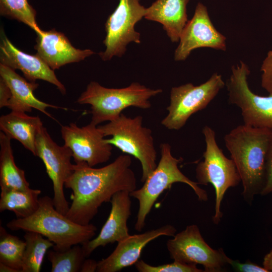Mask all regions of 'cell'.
Returning a JSON list of instances; mask_svg holds the SVG:
<instances>
[{
	"mask_svg": "<svg viewBox=\"0 0 272 272\" xmlns=\"http://www.w3.org/2000/svg\"><path fill=\"white\" fill-rule=\"evenodd\" d=\"M61 134L75 163L85 162L94 167L107 162L112 155V145L106 142L99 126L92 122L82 127L76 123L62 125Z\"/></svg>",
	"mask_w": 272,
	"mask_h": 272,
	"instance_id": "cell-13",
	"label": "cell"
},
{
	"mask_svg": "<svg viewBox=\"0 0 272 272\" xmlns=\"http://www.w3.org/2000/svg\"><path fill=\"white\" fill-rule=\"evenodd\" d=\"M11 97L10 89L4 80L0 77V108L8 107Z\"/></svg>",
	"mask_w": 272,
	"mask_h": 272,
	"instance_id": "cell-32",
	"label": "cell"
},
{
	"mask_svg": "<svg viewBox=\"0 0 272 272\" xmlns=\"http://www.w3.org/2000/svg\"><path fill=\"white\" fill-rule=\"evenodd\" d=\"M166 246L170 257L181 263L200 264L205 272H222L231 260L222 248L214 249L202 237L198 227L187 226L173 238L168 240Z\"/></svg>",
	"mask_w": 272,
	"mask_h": 272,
	"instance_id": "cell-10",
	"label": "cell"
},
{
	"mask_svg": "<svg viewBox=\"0 0 272 272\" xmlns=\"http://www.w3.org/2000/svg\"><path fill=\"white\" fill-rule=\"evenodd\" d=\"M250 73L242 61L231 67V74L225 84L228 101L240 109L244 124L272 131V94L262 96L254 93L247 82Z\"/></svg>",
	"mask_w": 272,
	"mask_h": 272,
	"instance_id": "cell-9",
	"label": "cell"
},
{
	"mask_svg": "<svg viewBox=\"0 0 272 272\" xmlns=\"http://www.w3.org/2000/svg\"><path fill=\"white\" fill-rule=\"evenodd\" d=\"M141 0H119L114 12L105 23L106 37L103 44L104 51L99 56L103 60H110L113 56L121 57L130 42L141 43L140 33L135 31V24L145 17L146 8Z\"/></svg>",
	"mask_w": 272,
	"mask_h": 272,
	"instance_id": "cell-11",
	"label": "cell"
},
{
	"mask_svg": "<svg viewBox=\"0 0 272 272\" xmlns=\"http://www.w3.org/2000/svg\"><path fill=\"white\" fill-rule=\"evenodd\" d=\"M139 272H202L204 270L198 268L195 265L181 263L174 261L168 264L151 265L143 260H139L134 263Z\"/></svg>",
	"mask_w": 272,
	"mask_h": 272,
	"instance_id": "cell-28",
	"label": "cell"
},
{
	"mask_svg": "<svg viewBox=\"0 0 272 272\" xmlns=\"http://www.w3.org/2000/svg\"><path fill=\"white\" fill-rule=\"evenodd\" d=\"M97 263L96 261L91 259H87L84 261L81 271V272H94L96 271L97 268Z\"/></svg>",
	"mask_w": 272,
	"mask_h": 272,
	"instance_id": "cell-33",
	"label": "cell"
},
{
	"mask_svg": "<svg viewBox=\"0 0 272 272\" xmlns=\"http://www.w3.org/2000/svg\"><path fill=\"white\" fill-rule=\"evenodd\" d=\"M39 189L30 188L26 190L1 188L0 212L10 211L17 218H25L32 215L39 206Z\"/></svg>",
	"mask_w": 272,
	"mask_h": 272,
	"instance_id": "cell-23",
	"label": "cell"
},
{
	"mask_svg": "<svg viewBox=\"0 0 272 272\" xmlns=\"http://www.w3.org/2000/svg\"><path fill=\"white\" fill-rule=\"evenodd\" d=\"M7 227L12 231L39 233L53 243V249L60 251L92 239L97 231L93 224H78L59 213L47 195L39 197L38 208L32 215L13 219Z\"/></svg>",
	"mask_w": 272,
	"mask_h": 272,
	"instance_id": "cell-3",
	"label": "cell"
},
{
	"mask_svg": "<svg viewBox=\"0 0 272 272\" xmlns=\"http://www.w3.org/2000/svg\"><path fill=\"white\" fill-rule=\"evenodd\" d=\"M226 38L214 27L207 8L198 3L192 18L187 21L174 53L176 61L185 60L195 49L208 47L226 51Z\"/></svg>",
	"mask_w": 272,
	"mask_h": 272,
	"instance_id": "cell-14",
	"label": "cell"
},
{
	"mask_svg": "<svg viewBox=\"0 0 272 272\" xmlns=\"http://www.w3.org/2000/svg\"><path fill=\"white\" fill-rule=\"evenodd\" d=\"M262 265L263 267L268 272L272 271V249L268 253L265 255L263 258Z\"/></svg>",
	"mask_w": 272,
	"mask_h": 272,
	"instance_id": "cell-34",
	"label": "cell"
},
{
	"mask_svg": "<svg viewBox=\"0 0 272 272\" xmlns=\"http://www.w3.org/2000/svg\"><path fill=\"white\" fill-rule=\"evenodd\" d=\"M1 272H17V271L8 265L0 263Z\"/></svg>",
	"mask_w": 272,
	"mask_h": 272,
	"instance_id": "cell-35",
	"label": "cell"
},
{
	"mask_svg": "<svg viewBox=\"0 0 272 272\" xmlns=\"http://www.w3.org/2000/svg\"><path fill=\"white\" fill-rule=\"evenodd\" d=\"M230 265L238 272H268L263 266L250 261L242 263L239 260L231 259Z\"/></svg>",
	"mask_w": 272,
	"mask_h": 272,
	"instance_id": "cell-31",
	"label": "cell"
},
{
	"mask_svg": "<svg viewBox=\"0 0 272 272\" xmlns=\"http://www.w3.org/2000/svg\"><path fill=\"white\" fill-rule=\"evenodd\" d=\"M0 77L7 84L11 92L7 107L11 111L31 112L34 108L52 118L47 112L48 108L66 110V108L50 104L37 99L34 94V91L39 86L36 82L28 81L18 75L14 70L2 63H0Z\"/></svg>",
	"mask_w": 272,
	"mask_h": 272,
	"instance_id": "cell-19",
	"label": "cell"
},
{
	"mask_svg": "<svg viewBox=\"0 0 272 272\" xmlns=\"http://www.w3.org/2000/svg\"><path fill=\"white\" fill-rule=\"evenodd\" d=\"M272 193V138L266 155L264 183L261 195H266Z\"/></svg>",
	"mask_w": 272,
	"mask_h": 272,
	"instance_id": "cell-30",
	"label": "cell"
},
{
	"mask_svg": "<svg viewBox=\"0 0 272 272\" xmlns=\"http://www.w3.org/2000/svg\"><path fill=\"white\" fill-rule=\"evenodd\" d=\"M43 126L39 116L25 112L11 111L0 117V129L11 140L19 141L25 149L36 156L37 135Z\"/></svg>",
	"mask_w": 272,
	"mask_h": 272,
	"instance_id": "cell-21",
	"label": "cell"
},
{
	"mask_svg": "<svg viewBox=\"0 0 272 272\" xmlns=\"http://www.w3.org/2000/svg\"><path fill=\"white\" fill-rule=\"evenodd\" d=\"M189 0H156L146 8L145 18L163 25L172 42H178L187 23V5Z\"/></svg>",
	"mask_w": 272,
	"mask_h": 272,
	"instance_id": "cell-20",
	"label": "cell"
},
{
	"mask_svg": "<svg viewBox=\"0 0 272 272\" xmlns=\"http://www.w3.org/2000/svg\"><path fill=\"white\" fill-rule=\"evenodd\" d=\"M272 131L245 124L233 128L224 138L243 185L242 194L248 203L260 194L265 179L266 158Z\"/></svg>",
	"mask_w": 272,
	"mask_h": 272,
	"instance_id": "cell-2",
	"label": "cell"
},
{
	"mask_svg": "<svg viewBox=\"0 0 272 272\" xmlns=\"http://www.w3.org/2000/svg\"><path fill=\"white\" fill-rule=\"evenodd\" d=\"M0 45L1 63L14 70L18 69L30 82L41 80L56 87L65 95L64 86L57 78L53 70L36 53L31 55L16 47L4 34L2 35Z\"/></svg>",
	"mask_w": 272,
	"mask_h": 272,
	"instance_id": "cell-17",
	"label": "cell"
},
{
	"mask_svg": "<svg viewBox=\"0 0 272 272\" xmlns=\"http://www.w3.org/2000/svg\"><path fill=\"white\" fill-rule=\"evenodd\" d=\"M36 33L34 48L37 54L53 70L68 63L79 62L95 53L91 49L75 48L63 33L55 29H40Z\"/></svg>",
	"mask_w": 272,
	"mask_h": 272,
	"instance_id": "cell-18",
	"label": "cell"
},
{
	"mask_svg": "<svg viewBox=\"0 0 272 272\" xmlns=\"http://www.w3.org/2000/svg\"><path fill=\"white\" fill-rule=\"evenodd\" d=\"M106 143L115 146L123 153L137 159L142 168L141 181L144 182L157 166V152L152 131L143 125V117H128L121 113L107 123L98 125Z\"/></svg>",
	"mask_w": 272,
	"mask_h": 272,
	"instance_id": "cell-6",
	"label": "cell"
},
{
	"mask_svg": "<svg viewBox=\"0 0 272 272\" xmlns=\"http://www.w3.org/2000/svg\"><path fill=\"white\" fill-rule=\"evenodd\" d=\"M25 242L0 226V263L21 272Z\"/></svg>",
	"mask_w": 272,
	"mask_h": 272,
	"instance_id": "cell-26",
	"label": "cell"
},
{
	"mask_svg": "<svg viewBox=\"0 0 272 272\" xmlns=\"http://www.w3.org/2000/svg\"><path fill=\"white\" fill-rule=\"evenodd\" d=\"M202 133L206 149L203 160L196 165L195 177L198 184H211L214 187L216 198L213 221L218 225L223 216L221 207L224 196L229 188L239 184L241 178L232 159L227 158L217 144L214 129L205 125Z\"/></svg>",
	"mask_w": 272,
	"mask_h": 272,
	"instance_id": "cell-7",
	"label": "cell"
},
{
	"mask_svg": "<svg viewBox=\"0 0 272 272\" xmlns=\"http://www.w3.org/2000/svg\"><path fill=\"white\" fill-rule=\"evenodd\" d=\"M86 256L79 244L60 251L52 249L47 252V258L51 263V272H78Z\"/></svg>",
	"mask_w": 272,
	"mask_h": 272,
	"instance_id": "cell-25",
	"label": "cell"
},
{
	"mask_svg": "<svg viewBox=\"0 0 272 272\" xmlns=\"http://www.w3.org/2000/svg\"><path fill=\"white\" fill-rule=\"evenodd\" d=\"M0 14L24 23L35 32L41 29L36 23V12L28 0H0Z\"/></svg>",
	"mask_w": 272,
	"mask_h": 272,
	"instance_id": "cell-27",
	"label": "cell"
},
{
	"mask_svg": "<svg viewBox=\"0 0 272 272\" xmlns=\"http://www.w3.org/2000/svg\"><path fill=\"white\" fill-rule=\"evenodd\" d=\"M11 139L0 132V186L13 190L30 189L25 171L15 163L11 146Z\"/></svg>",
	"mask_w": 272,
	"mask_h": 272,
	"instance_id": "cell-22",
	"label": "cell"
},
{
	"mask_svg": "<svg viewBox=\"0 0 272 272\" xmlns=\"http://www.w3.org/2000/svg\"><path fill=\"white\" fill-rule=\"evenodd\" d=\"M130 192L122 190L115 193L110 200L109 215L98 235L82 244L87 257L98 247L119 242L130 236L127 221L131 215Z\"/></svg>",
	"mask_w": 272,
	"mask_h": 272,
	"instance_id": "cell-16",
	"label": "cell"
},
{
	"mask_svg": "<svg viewBox=\"0 0 272 272\" xmlns=\"http://www.w3.org/2000/svg\"><path fill=\"white\" fill-rule=\"evenodd\" d=\"M161 158L155 169L144 182L139 189L130 192V195L139 202V210L134 228L141 231L145 226L147 216L150 212L154 203L166 189L170 188L176 182L185 183L189 186L200 201L208 200L206 190L186 176L179 169L178 164L183 159L174 157L171 153V147L168 143L160 145Z\"/></svg>",
	"mask_w": 272,
	"mask_h": 272,
	"instance_id": "cell-5",
	"label": "cell"
},
{
	"mask_svg": "<svg viewBox=\"0 0 272 272\" xmlns=\"http://www.w3.org/2000/svg\"><path fill=\"white\" fill-rule=\"evenodd\" d=\"M225 86L221 75L216 73L206 82L194 86L187 83L171 88L168 114L161 124L169 130H179L193 114L205 109Z\"/></svg>",
	"mask_w": 272,
	"mask_h": 272,
	"instance_id": "cell-8",
	"label": "cell"
},
{
	"mask_svg": "<svg viewBox=\"0 0 272 272\" xmlns=\"http://www.w3.org/2000/svg\"><path fill=\"white\" fill-rule=\"evenodd\" d=\"M260 70L261 87L269 94H272V50L268 52Z\"/></svg>",
	"mask_w": 272,
	"mask_h": 272,
	"instance_id": "cell-29",
	"label": "cell"
},
{
	"mask_svg": "<svg viewBox=\"0 0 272 272\" xmlns=\"http://www.w3.org/2000/svg\"><path fill=\"white\" fill-rule=\"evenodd\" d=\"M36 156L43 162L46 173L53 184L54 207L65 215L70 206L66 200L63 187L65 181L73 171L71 163L72 151L64 145H58L44 126L39 130L36 140Z\"/></svg>",
	"mask_w": 272,
	"mask_h": 272,
	"instance_id": "cell-12",
	"label": "cell"
},
{
	"mask_svg": "<svg viewBox=\"0 0 272 272\" xmlns=\"http://www.w3.org/2000/svg\"><path fill=\"white\" fill-rule=\"evenodd\" d=\"M176 232L172 225H166L142 234L129 236L118 242L114 251L98 261L97 272H117L139 260L144 248L151 241L162 236H173Z\"/></svg>",
	"mask_w": 272,
	"mask_h": 272,
	"instance_id": "cell-15",
	"label": "cell"
},
{
	"mask_svg": "<svg viewBox=\"0 0 272 272\" xmlns=\"http://www.w3.org/2000/svg\"><path fill=\"white\" fill-rule=\"evenodd\" d=\"M162 92L161 89H152L138 82L125 88H109L92 81L80 95L77 102L90 105L91 122L98 125L114 120L129 107L149 109L150 99Z\"/></svg>",
	"mask_w": 272,
	"mask_h": 272,
	"instance_id": "cell-4",
	"label": "cell"
},
{
	"mask_svg": "<svg viewBox=\"0 0 272 272\" xmlns=\"http://www.w3.org/2000/svg\"><path fill=\"white\" fill-rule=\"evenodd\" d=\"M21 272H39L45 255L54 244L39 233L26 231Z\"/></svg>",
	"mask_w": 272,
	"mask_h": 272,
	"instance_id": "cell-24",
	"label": "cell"
},
{
	"mask_svg": "<svg viewBox=\"0 0 272 272\" xmlns=\"http://www.w3.org/2000/svg\"><path fill=\"white\" fill-rule=\"evenodd\" d=\"M131 163L130 156L124 154L101 168L91 167L85 162L75 163L64 185L72 190V202L65 216L75 223L88 225L101 206L110 202L115 193L136 189Z\"/></svg>",
	"mask_w": 272,
	"mask_h": 272,
	"instance_id": "cell-1",
	"label": "cell"
}]
</instances>
